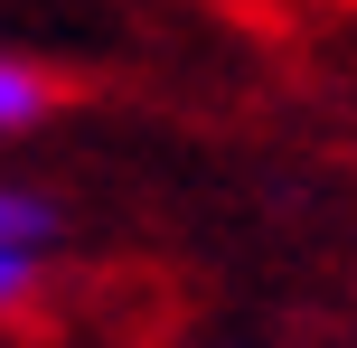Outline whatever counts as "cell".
<instances>
[{
	"instance_id": "6da1fadb",
	"label": "cell",
	"mask_w": 357,
	"mask_h": 348,
	"mask_svg": "<svg viewBox=\"0 0 357 348\" xmlns=\"http://www.w3.org/2000/svg\"><path fill=\"white\" fill-rule=\"evenodd\" d=\"M56 75L47 66H29V56H0V132H29V123H47L56 113Z\"/></svg>"
},
{
	"instance_id": "7a4b0ae2",
	"label": "cell",
	"mask_w": 357,
	"mask_h": 348,
	"mask_svg": "<svg viewBox=\"0 0 357 348\" xmlns=\"http://www.w3.org/2000/svg\"><path fill=\"white\" fill-rule=\"evenodd\" d=\"M47 236H56V207L29 188H0V245H47Z\"/></svg>"
},
{
	"instance_id": "3957f363",
	"label": "cell",
	"mask_w": 357,
	"mask_h": 348,
	"mask_svg": "<svg viewBox=\"0 0 357 348\" xmlns=\"http://www.w3.org/2000/svg\"><path fill=\"white\" fill-rule=\"evenodd\" d=\"M38 301V245H0V320H19Z\"/></svg>"
}]
</instances>
